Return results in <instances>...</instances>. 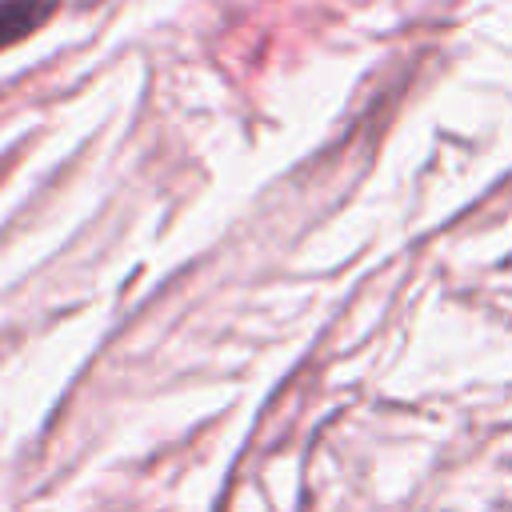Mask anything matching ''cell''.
Segmentation results:
<instances>
[{"label": "cell", "mask_w": 512, "mask_h": 512, "mask_svg": "<svg viewBox=\"0 0 512 512\" xmlns=\"http://www.w3.org/2000/svg\"><path fill=\"white\" fill-rule=\"evenodd\" d=\"M56 0H0V48L52 16Z\"/></svg>", "instance_id": "1"}]
</instances>
